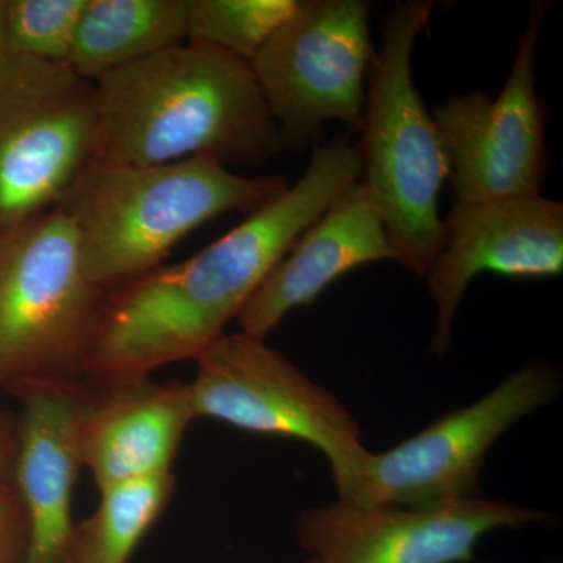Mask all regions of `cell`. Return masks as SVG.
<instances>
[{
    "label": "cell",
    "instance_id": "23",
    "mask_svg": "<svg viewBox=\"0 0 563 563\" xmlns=\"http://www.w3.org/2000/svg\"><path fill=\"white\" fill-rule=\"evenodd\" d=\"M306 563H314V562L312 561V559H310V561H309V562H306Z\"/></svg>",
    "mask_w": 563,
    "mask_h": 563
},
{
    "label": "cell",
    "instance_id": "7",
    "mask_svg": "<svg viewBox=\"0 0 563 563\" xmlns=\"http://www.w3.org/2000/svg\"><path fill=\"white\" fill-rule=\"evenodd\" d=\"M98 95L68 65L0 57V232L58 207L95 162Z\"/></svg>",
    "mask_w": 563,
    "mask_h": 563
},
{
    "label": "cell",
    "instance_id": "15",
    "mask_svg": "<svg viewBox=\"0 0 563 563\" xmlns=\"http://www.w3.org/2000/svg\"><path fill=\"white\" fill-rule=\"evenodd\" d=\"M395 262L384 222L361 185H352L276 263L236 318L246 335L266 340L291 310L312 306L344 274Z\"/></svg>",
    "mask_w": 563,
    "mask_h": 563
},
{
    "label": "cell",
    "instance_id": "11",
    "mask_svg": "<svg viewBox=\"0 0 563 563\" xmlns=\"http://www.w3.org/2000/svg\"><path fill=\"white\" fill-rule=\"evenodd\" d=\"M551 521L543 510L481 495L424 509L339 499L302 510L295 537L314 563H468L487 533Z\"/></svg>",
    "mask_w": 563,
    "mask_h": 563
},
{
    "label": "cell",
    "instance_id": "2",
    "mask_svg": "<svg viewBox=\"0 0 563 563\" xmlns=\"http://www.w3.org/2000/svg\"><path fill=\"white\" fill-rule=\"evenodd\" d=\"M95 85V162L261 165L288 150L250 63L206 44L185 41Z\"/></svg>",
    "mask_w": 563,
    "mask_h": 563
},
{
    "label": "cell",
    "instance_id": "5",
    "mask_svg": "<svg viewBox=\"0 0 563 563\" xmlns=\"http://www.w3.org/2000/svg\"><path fill=\"white\" fill-rule=\"evenodd\" d=\"M107 295L58 207L0 232V387L18 396L84 383Z\"/></svg>",
    "mask_w": 563,
    "mask_h": 563
},
{
    "label": "cell",
    "instance_id": "18",
    "mask_svg": "<svg viewBox=\"0 0 563 563\" xmlns=\"http://www.w3.org/2000/svg\"><path fill=\"white\" fill-rule=\"evenodd\" d=\"M299 0H187V41L251 63Z\"/></svg>",
    "mask_w": 563,
    "mask_h": 563
},
{
    "label": "cell",
    "instance_id": "16",
    "mask_svg": "<svg viewBox=\"0 0 563 563\" xmlns=\"http://www.w3.org/2000/svg\"><path fill=\"white\" fill-rule=\"evenodd\" d=\"M187 41V0H87L68 66L96 81Z\"/></svg>",
    "mask_w": 563,
    "mask_h": 563
},
{
    "label": "cell",
    "instance_id": "17",
    "mask_svg": "<svg viewBox=\"0 0 563 563\" xmlns=\"http://www.w3.org/2000/svg\"><path fill=\"white\" fill-rule=\"evenodd\" d=\"M176 490L173 473L99 492L98 509L77 523L73 563H129Z\"/></svg>",
    "mask_w": 563,
    "mask_h": 563
},
{
    "label": "cell",
    "instance_id": "8",
    "mask_svg": "<svg viewBox=\"0 0 563 563\" xmlns=\"http://www.w3.org/2000/svg\"><path fill=\"white\" fill-rule=\"evenodd\" d=\"M374 51L368 3L299 0L250 63L288 150H303L331 121L361 131Z\"/></svg>",
    "mask_w": 563,
    "mask_h": 563
},
{
    "label": "cell",
    "instance_id": "9",
    "mask_svg": "<svg viewBox=\"0 0 563 563\" xmlns=\"http://www.w3.org/2000/svg\"><path fill=\"white\" fill-rule=\"evenodd\" d=\"M561 374L531 362L476 402L444 415L385 453L369 454L351 501L365 506L424 507L479 496L485 457L495 443L561 395Z\"/></svg>",
    "mask_w": 563,
    "mask_h": 563
},
{
    "label": "cell",
    "instance_id": "1",
    "mask_svg": "<svg viewBox=\"0 0 563 563\" xmlns=\"http://www.w3.org/2000/svg\"><path fill=\"white\" fill-rule=\"evenodd\" d=\"M362 176L357 144L339 136L313 150L301 179L201 252L110 291L85 365V383L146 379L198 361L225 335L276 263Z\"/></svg>",
    "mask_w": 563,
    "mask_h": 563
},
{
    "label": "cell",
    "instance_id": "4",
    "mask_svg": "<svg viewBox=\"0 0 563 563\" xmlns=\"http://www.w3.org/2000/svg\"><path fill=\"white\" fill-rule=\"evenodd\" d=\"M435 2L396 3L380 22L366 76L361 185L384 222L395 262L424 277L444 239L440 191L450 177L442 135L415 87V44Z\"/></svg>",
    "mask_w": 563,
    "mask_h": 563
},
{
    "label": "cell",
    "instance_id": "20",
    "mask_svg": "<svg viewBox=\"0 0 563 563\" xmlns=\"http://www.w3.org/2000/svg\"><path fill=\"white\" fill-rule=\"evenodd\" d=\"M25 543V512L16 488L0 493V563H20Z\"/></svg>",
    "mask_w": 563,
    "mask_h": 563
},
{
    "label": "cell",
    "instance_id": "3",
    "mask_svg": "<svg viewBox=\"0 0 563 563\" xmlns=\"http://www.w3.org/2000/svg\"><path fill=\"white\" fill-rule=\"evenodd\" d=\"M288 185L207 157L154 166L92 162L58 209L77 233L88 279L110 292L162 266L199 225L231 211L254 213Z\"/></svg>",
    "mask_w": 563,
    "mask_h": 563
},
{
    "label": "cell",
    "instance_id": "19",
    "mask_svg": "<svg viewBox=\"0 0 563 563\" xmlns=\"http://www.w3.org/2000/svg\"><path fill=\"white\" fill-rule=\"evenodd\" d=\"M87 0H3L7 54L68 65Z\"/></svg>",
    "mask_w": 563,
    "mask_h": 563
},
{
    "label": "cell",
    "instance_id": "14",
    "mask_svg": "<svg viewBox=\"0 0 563 563\" xmlns=\"http://www.w3.org/2000/svg\"><path fill=\"white\" fill-rule=\"evenodd\" d=\"M196 420L190 385L180 380L88 384L77 433L81 468L99 492L173 473L185 432Z\"/></svg>",
    "mask_w": 563,
    "mask_h": 563
},
{
    "label": "cell",
    "instance_id": "21",
    "mask_svg": "<svg viewBox=\"0 0 563 563\" xmlns=\"http://www.w3.org/2000/svg\"><path fill=\"white\" fill-rule=\"evenodd\" d=\"M20 451V418L9 421L0 418V493L13 490Z\"/></svg>",
    "mask_w": 563,
    "mask_h": 563
},
{
    "label": "cell",
    "instance_id": "10",
    "mask_svg": "<svg viewBox=\"0 0 563 563\" xmlns=\"http://www.w3.org/2000/svg\"><path fill=\"white\" fill-rule=\"evenodd\" d=\"M550 3L533 2L509 77L488 92L454 95L432 113L450 157L455 201L542 195L547 111L537 95L536 51Z\"/></svg>",
    "mask_w": 563,
    "mask_h": 563
},
{
    "label": "cell",
    "instance_id": "22",
    "mask_svg": "<svg viewBox=\"0 0 563 563\" xmlns=\"http://www.w3.org/2000/svg\"><path fill=\"white\" fill-rule=\"evenodd\" d=\"M5 54V46H3V0H0V57Z\"/></svg>",
    "mask_w": 563,
    "mask_h": 563
},
{
    "label": "cell",
    "instance_id": "6",
    "mask_svg": "<svg viewBox=\"0 0 563 563\" xmlns=\"http://www.w3.org/2000/svg\"><path fill=\"white\" fill-rule=\"evenodd\" d=\"M196 363L198 372L188 385L198 420L312 444L331 465L340 501H351L372 451L333 393L265 340L243 332L225 333Z\"/></svg>",
    "mask_w": 563,
    "mask_h": 563
},
{
    "label": "cell",
    "instance_id": "12",
    "mask_svg": "<svg viewBox=\"0 0 563 563\" xmlns=\"http://www.w3.org/2000/svg\"><path fill=\"white\" fill-rule=\"evenodd\" d=\"M444 239L426 276L435 303L431 351L453 343L459 306L484 273L547 279L563 272V203L542 195L457 202L443 220Z\"/></svg>",
    "mask_w": 563,
    "mask_h": 563
},
{
    "label": "cell",
    "instance_id": "13",
    "mask_svg": "<svg viewBox=\"0 0 563 563\" xmlns=\"http://www.w3.org/2000/svg\"><path fill=\"white\" fill-rule=\"evenodd\" d=\"M22 401L14 488L25 512L20 563H73L77 523L74 490L81 470L79 421L88 384L49 385Z\"/></svg>",
    "mask_w": 563,
    "mask_h": 563
}]
</instances>
